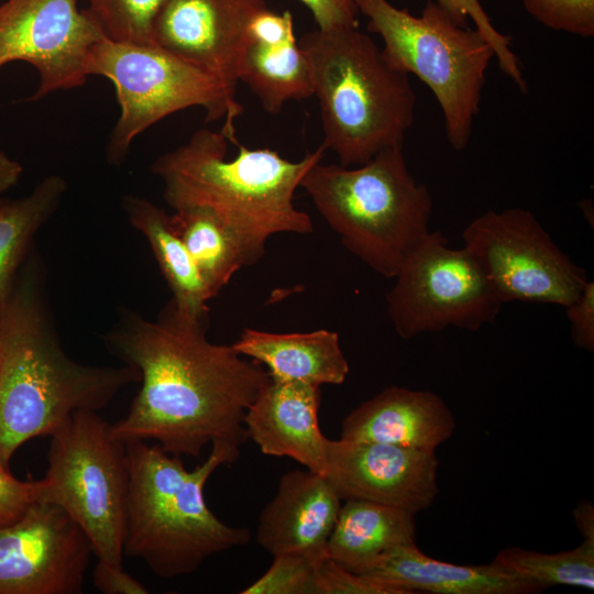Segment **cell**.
Wrapping results in <instances>:
<instances>
[{"mask_svg":"<svg viewBox=\"0 0 594 594\" xmlns=\"http://www.w3.org/2000/svg\"><path fill=\"white\" fill-rule=\"evenodd\" d=\"M132 366H95L64 351L48 311L41 263L29 255L0 302V465L29 440L52 436L78 411H99L127 385Z\"/></svg>","mask_w":594,"mask_h":594,"instance_id":"7a4b0ae2","label":"cell"},{"mask_svg":"<svg viewBox=\"0 0 594 594\" xmlns=\"http://www.w3.org/2000/svg\"><path fill=\"white\" fill-rule=\"evenodd\" d=\"M454 429L452 411L439 395L389 386L343 418L340 439L436 451Z\"/></svg>","mask_w":594,"mask_h":594,"instance_id":"ac0fdd59","label":"cell"},{"mask_svg":"<svg viewBox=\"0 0 594 594\" xmlns=\"http://www.w3.org/2000/svg\"><path fill=\"white\" fill-rule=\"evenodd\" d=\"M273 563L242 594H312L317 564L323 558L302 553L273 556Z\"/></svg>","mask_w":594,"mask_h":594,"instance_id":"f1b7e54d","label":"cell"},{"mask_svg":"<svg viewBox=\"0 0 594 594\" xmlns=\"http://www.w3.org/2000/svg\"><path fill=\"white\" fill-rule=\"evenodd\" d=\"M66 190V180L53 174L23 197H0V302L31 254L35 234L57 210Z\"/></svg>","mask_w":594,"mask_h":594,"instance_id":"603a6c76","label":"cell"},{"mask_svg":"<svg viewBox=\"0 0 594 594\" xmlns=\"http://www.w3.org/2000/svg\"><path fill=\"white\" fill-rule=\"evenodd\" d=\"M38 496L40 480L21 481L0 465V527L20 519Z\"/></svg>","mask_w":594,"mask_h":594,"instance_id":"1f68e13d","label":"cell"},{"mask_svg":"<svg viewBox=\"0 0 594 594\" xmlns=\"http://www.w3.org/2000/svg\"><path fill=\"white\" fill-rule=\"evenodd\" d=\"M299 187L344 248L383 277L394 278L430 233L432 198L410 174L403 147L352 167L317 162Z\"/></svg>","mask_w":594,"mask_h":594,"instance_id":"8992f818","label":"cell"},{"mask_svg":"<svg viewBox=\"0 0 594 594\" xmlns=\"http://www.w3.org/2000/svg\"><path fill=\"white\" fill-rule=\"evenodd\" d=\"M95 586L105 594H146L148 590L136 579L124 572L122 566H114L102 561L97 562L92 572Z\"/></svg>","mask_w":594,"mask_h":594,"instance_id":"d590c367","label":"cell"},{"mask_svg":"<svg viewBox=\"0 0 594 594\" xmlns=\"http://www.w3.org/2000/svg\"><path fill=\"white\" fill-rule=\"evenodd\" d=\"M326 462L324 477L342 501H370L416 515L439 492L436 451L327 438Z\"/></svg>","mask_w":594,"mask_h":594,"instance_id":"9a60e30c","label":"cell"},{"mask_svg":"<svg viewBox=\"0 0 594 594\" xmlns=\"http://www.w3.org/2000/svg\"><path fill=\"white\" fill-rule=\"evenodd\" d=\"M462 239L502 304L565 308L590 280L528 209L487 210L464 228Z\"/></svg>","mask_w":594,"mask_h":594,"instance_id":"8fae6325","label":"cell"},{"mask_svg":"<svg viewBox=\"0 0 594 594\" xmlns=\"http://www.w3.org/2000/svg\"><path fill=\"white\" fill-rule=\"evenodd\" d=\"M543 26L581 37L594 36V0H520Z\"/></svg>","mask_w":594,"mask_h":594,"instance_id":"f546056e","label":"cell"},{"mask_svg":"<svg viewBox=\"0 0 594 594\" xmlns=\"http://www.w3.org/2000/svg\"><path fill=\"white\" fill-rule=\"evenodd\" d=\"M320 387L300 382H271L248 408V437L271 457L290 458L324 476L326 440L319 428Z\"/></svg>","mask_w":594,"mask_h":594,"instance_id":"e0dca14e","label":"cell"},{"mask_svg":"<svg viewBox=\"0 0 594 594\" xmlns=\"http://www.w3.org/2000/svg\"><path fill=\"white\" fill-rule=\"evenodd\" d=\"M416 544L415 514L363 499H344L327 543V556L365 574L388 551Z\"/></svg>","mask_w":594,"mask_h":594,"instance_id":"44dd1931","label":"cell"},{"mask_svg":"<svg viewBox=\"0 0 594 594\" xmlns=\"http://www.w3.org/2000/svg\"><path fill=\"white\" fill-rule=\"evenodd\" d=\"M86 12L103 37L125 43L154 44L153 19L164 0H86Z\"/></svg>","mask_w":594,"mask_h":594,"instance_id":"4316f807","label":"cell"},{"mask_svg":"<svg viewBox=\"0 0 594 594\" xmlns=\"http://www.w3.org/2000/svg\"><path fill=\"white\" fill-rule=\"evenodd\" d=\"M22 173V165L0 150V196L16 185Z\"/></svg>","mask_w":594,"mask_h":594,"instance_id":"8d00e7d4","label":"cell"},{"mask_svg":"<svg viewBox=\"0 0 594 594\" xmlns=\"http://www.w3.org/2000/svg\"><path fill=\"white\" fill-rule=\"evenodd\" d=\"M129 484L123 554L164 579L191 574L211 556L245 546L250 530L220 520L204 487L217 468L233 463L240 447L211 443L209 457L188 471L180 457L157 443H125Z\"/></svg>","mask_w":594,"mask_h":594,"instance_id":"277c9868","label":"cell"},{"mask_svg":"<svg viewBox=\"0 0 594 594\" xmlns=\"http://www.w3.org/2000/svg\"><path fill=\"white\" fill-rule=\"evenodd\" d=\"M355 2L367 29L382 38L387 62L429 87L442 111L450 145L464 150L480 111L486 70L495 58L491 44L437 0H428L419 15L388 0Z\"/></svg>","mask_w":594,"mask_h":594,"instance_id":"52a82bcc","label":"cell"},{"mask_svg":"<svg viewBox=\"0 0 594 594\" xmlns=\"http://www.w3.org/2000/svg\"><path fill=\"white\" fill-rule=\"evenodd\" d=\"M207 328L172 301L155 320L121 314L103 340L138 370L141 387L125 417L110 425L114 439L155 440L167 453L194 458L208 443L241 447L249 439L245 413L272 378L232 344L209 341Z\"/></svg>","mask_w":594,"mask_h":594,"instance_id":"6da1fadb","label":"cell"},{"mask_svg":"<svg viewBox=\"0 0 594 594\" xmlns=\"http://www.w3.org/2000/svg\"><path fill=\"white\" fill-rule=\"evenodd\" d=\"M265 0H164L152 23V41L217 80L237 99L239 65L252 20Z\"/></svg>","mask_w":594,"mask_h":594,"instance_id":"5bb4252c","label":"cell"},{"mask_svg":"<svg viewBox=\"0 0 594 594\" xmlns=\"http://www.w3.org/2000/svg\"><path fill=\"white\" fill-rule=\"evenodd\" d=\"M37 502L61 507L99 561L122 566L128 497L125 443L97 411H78L51 436Z\"/></svg>","mask_w":594,"mask_h":594,"instance_id":"9c48e42d","label":"cell"},{"mask_svg":"<svg viewBox=\"0 0 594 594\" xmlns=\"http://www.w3.org/2000/svg\"><path fill=\"white\" fill-rule=\"evenodd\" d=\"M457 21L468 24L471 20L480 34L491 44L499 68L508 76L518 89L526 94L527 82L524 78L519 58L512 47V38L501 33L492 23L480 0H437Z\"/></svg>","mask_w":594,"mask_h":594,"instance_id":"83f0119b","label":"cell"},{"mask_svg":"<svg viewBox=\"0 0 594 594\" xmlns=\"http://www.w3.org/2000/svg\"><path fill=\"white\" fill-rule=\"evenodd\" d=\"M240 81L270 114L279 113L289 101L314 96L309 66L297 38L280 45L249 41L240 59Z\"/></svg>","mask_w":594,"mask_h":594,"instance_id":"cb8c5ba5","label":"cell"},{"mask_svg":"<svg viewBox=\"0 0 594 594\" xmlns=\"http://www.w3.org/2000/svg\"><path fill=\"white\" fill-rule=\"evenodd\" d=\"M386 296L396 333L409 340L448 327L471 332L493 323L502 302L473 256L430 232L404 260Z\"/></svg>","mask_w":594,"mask_h":594,"instance_id":"30bf717a","label":"cell"},{"mask_svg":"<svg viewBox=\"0 0 594 594\" xmlns=\"http://www.w3.org/2000/svg\"><path fill=\"white\" fill-rule=\"evenodd\" d=\"M86 72L109 79L120 107L106 156L111 165L127 158L132 142L177 111L200 107L207 122L223 120L221 132L238 144L235 121L243 113L211 76L155 44L100 38L91 47Z\"/></svg>","mask_w":594,"mask_h":594,"instance_id":"ba28073f","label":"cell"},{"mask_svg":"<svg viewBox=\"0 0 594 594\" xmlns=\"http://www.w3.org/2000/svg\"><path fill=\"white\" fill-rule=\"evenodd\" d=\"M399 594H535L537 586L503 571L493 562L461 565L436 560L416 544L395 548L365 573Z\"/></svg>","mask_w":594,"mask_h":594,"instance_id":"d6986e66","label":"cell"},{"mask_svg":"<svg viewBox=\"0 0 594 594\" xmlns=\"http://www.w3.org/2000/svg\"><path fill=\"white\" fill-rule=\"evenodd\" d=\"M229 143L221 131L199 129L160 155L151 172L162 182L164 199L174 211L198 209L213 216L249 266L263 257L271 237L314 232L309 215L295 206L294 194L326 150L320 145L289 161L271 148L238 143L237 156L228 160Z\"/></svg>","mask_w":594,"mask_h":594,"instance_id":"3957f363","label":"cell"},{"mask_svg":"<svg viewBox=\"0 0 594 594\" xmlns=\"http://www.w3.org/2000/svg\"><path fill=\"white\" fill-rule=\"evenodd\" d=\"M342 499L328 480L309 470L285 473L258 517L256 541L272 556H327Z\"/></svg>","mask_w":594,"mask_h":594,"instance_id":"2e32d148","label":"cell"},{"mask_svg":"<svg viewBox=\"0 0 594 594\" xmlns=\"http://www.w3.org/2000/svg\"><path fill=\"white\" fill-rule=\"evenodd\" d=\"M79 0H6L0 4V68L25 62L38 75L29 101L86 84L88 54L103 37Z\"/></svg>","mask_w":594,"mask_h":594,"instance_id":"7c38bea8","label":"cell"},{"mask_svg":"<svg viewBox=\"0 0 594 594\" xmlns=\"http://www.w3.org/2000/svg\"><path fill=\"white\" fill-rule=\"evenodd\" d=\"M312 594H399L378 580L351 572L329 557L316 568Z\"/></svg>","mask_w":594,"mask_h":594,"instance_id":"4dcf8cb0","label":"cell"},{"mask_svg":"<svg viewBox=\"0 0 594 594\" xmlns=\"http://www.w3.org/2000/svg\"><path fill=\"white\" fill-rule=\"evenodd\" d=\"M492 562L541 592L554 585L594 590V540H583L574 549L557 553L508 547Z\"/></svg>","mask_w":594,"mask_h":594,"instance_id":"484cf974","label":"cell"},{"mask_svg":"<svg viewBox=\"0 0 594 594\" xmlns=\"http://www.w3.org/2000/svg\"><path fill=\"white\" fill-rule=\"evenodd\" d=\"M169 218L213 298L245 266L239 248L223 226L204 210H176Z\"/></svg>","mask_w":594,"mask_h":594,"instance_id":"d4e9b609","label":"cell"},{"mask_svg":"<svg viewBox=\"0 0 594 594\" xmlns=\"http://www.w3.org/2000/svg\"><path fill=\"white\" fill-rule=\"evenodd\" d=\"M232 346L264 364L271 378L278 382L341 385L350 370L339 334L327 329L275 333L245 328Z\"/></svg>","mask_w":594,"mask_h":594,"instance_id":"ffe728a7","label":"cell"},{"mask_svg":"<svg viewBox=\"0 0 594 594\" xmlns=\"http://www.w3.org/2000/svg\"><path fill=\"white\" fill-rule=\"evenodd\" d=\"M576 527L583 540H594V507L593 504L584 501L579 503L573 512Z\"/></svg>","mask_w":594,"mask_h":594,"instance_id":"74e56055","label":"cell"},{"mask_svg":"<svg viewBox=\"0 0 594 594\" xmlns=\"http://www.w3.org/2000/svg\"><path fill=\"white\" fill-rule=\"evenodd\" d=\"M296 40L289 11L275 12L266 8L252 20L249 41L264 45H280Z\"/></svg>","mask_w":594,"mask_h":594,"instance_id":"836d02e7","label":"cell"},{"mask_svg":"<svg viewBox=\"0 0 594 594\" xmlns=\"http://www.w3.org/2000/svg\"><path fill=\"white\" fill-rule=\"evenodd\" d=\"M310 11L318 29L356 28L359 9L355 0H299Z\"/></svg>","mask_w":594,"mask_h":594,"instance_id":"e575fe53","label":"cell"},{"mask_svg":"<svg viewBox=\"0 0 594 594\" xmlns=\"http://www.w3.org/2000/svg\"><path fill=\"white\" fill-rule=\"evenodd\" d=\"M573 343L594 351V282L588 280L580 295L565 307Z\"/></svg>","mask_w":594,"mask_h":594,"instance_id":"d6a6232c","label":"cell"},{"mask_svg":"<svg viewBox=\"0 0 594 594\" xmlns=\"http://www.w3.org/2000/svg\"><path fill=\"white\" fill-rule=\"evenodd\" d=\"M123 211L130 224L148 242L170 292L176 310L191 319L209 322L212 299L188 250L174 231L169 213L152 201L127 195Z\"/></svg>","mask_w":594,"mask_h":594,"instance_id":"7402d4cb","label":"cell"},{"mask_svg":"<svg viewBox=\"0 0 594 594\" xmlns=\"http://www.w3.org/2000/svg\"><path fill=\"white\" fill-rule=\"evenodd\" d=\"M311 75L323 132L322 146L344 167L403 147L415 121L409 76L394 68L359 26L315 29L298 38Z\"/></svg>","mask_w":594,"mask_h":594,"instance_id":"5b68a950","label":"cell"},{"mask_svg":"<svg viewBox=\"0 0 594 594\" xmlns=\"http://www.w3.org/2000/svg\"><path fill=\"white\" fill-rule=\"evenodd\" d=\"M92 548L58 506L35 502L0 527V594H79Z\"/></svg>","mask_w":594,"mask_h":594,"instance_id":"4fadbf2b","label":"cell"}]
</instances>
